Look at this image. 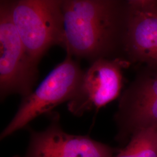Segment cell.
I'll use <instances>...</instances> for the list:
<instances>
[{
    "label": "cell",
    "instance_id": "obj_1",
    "mask_svg": "<svg viewBox=\"0 0 157 157\" xmlns=\"http://www.w3.org/2000/svg\"><path fill=\"white\" fill-rule=\"evenodd\" d=\"M127 1L63 0L61 46L91 62L122 48Z\"/></svg>",
    "mask_w": 157,
    "mask_h": 157
},
{
    "label": "cell",
    "instance_id": "obj_2",
    "mask_svg": "<svg viewBox=\"0 0 157 157\" xmlns=\"http://www.w3.org/2000/svg\"><path fill=\"white\" fill-rule=\"evenodd\" d=\"M62 0L9 1L12 21L29 56L39 64L54 45L61 46Z\"/></svg>",
    "mask_w": 157,
    "mask_h": 157
},
{
    "label": "cell",
    "instance_id": "obj_3",
    "mask_svg": "<svg viewBox=\"0 0 157 157\" xmlns=\"http://www.w3.org/2000/svg\"><path fill=\"white\" fill-rule=\"evenodd\" d=\"M72 57L67 54L65 59L47 75L35 90L23 98L15 115L2 132L1 140L72 98L84 73Z\"/></svg>",
    "mask_w": 157,
    "mask_h": 157
},
{
    "label": "cell",
    "instance_id": "obj_4",
    "mask_svg": "<svg viewBox=\"0 0 157 157\" xmlns=\"http://www.w3.org/2000/svg\"><path fill=\"white\" fill-rule=\"evenodd\" d=\"M39 75L38 64L29 56L12 21L9 1L0 2V97L32 91Z\"/></svg>",
    "mask_w": 157,
    "mask_h": 157
},
{
    "label": "cell",
    "instance_id": "obj_5",
    "mask_svg": "<svg viewBox=\"0 0 157 157\" xmlns=\"http://www.w3.org/2000/svg\"><path fill=\"white\" fill-rule=\"evenodd\" d=\"M149 67L136 78L120 99L115 117L118 129L116 139L120 143H128L141 130L157 129V67Z\"/></svg>",
    "mask_w": 157,
    "mask_h": 157
},
{
    "label": "cell",
    "instance_id": "obj_6",
    "mask_svg": "<svg viewBox=\"0 0 157 157\" xmlns=\"http://www.w3.org/2000/svg\"><path fill=\"white\" fill-rule=\"evenodd\" d=\"M129 62L117 58H100L91 62L84 71L78 87L67 103L69 112L75 116L98 110L117 98L122 87V69Z\"/></svg>",
    "mask_w": 157,
    "mask_h": 157
},
{
    "label": "cell",
    "instance_id": "obj_7",
    "mask_svg": "<svg viewBox=\"0 0 157 157\" xmlns=\"http://www.w3.org/2000/svg\"><path fill=\"white\" fill-rule=\"evenodd\" d=\"M30 141L25 154L13 157H113L117 150L87 136L65 132L58 113H52L50 124L43 131L29 129Z\"/></svg>",
    "mask_w": 157,
    "mask_h": 157
},
{
    "label": "cell",
    "instance_id": "obj_8",
    "mask_svg": "<svg viewBox=\"0 0 157 157\" xmlns=\"http://www.w3.org/2000/svg\"><path fill=\"white\" fill-rule=\"evenodd\" d=\"M122 51L128 61L157 67V1H127Z\"/></svg>",
    "mask_w": 157,
    "mask_h": 157
},
{
    "label": "cell",
    "instance_id": "obj_9",
    "mask_svg": "<svg viewBox=\"0 0 157 157\" xmlns=\"http://www.w3.org/2000/svg\"><path fill=\"white\" fill-rule=\"evenodd\" d=\"M113 157H157V129H145L136 133L126 147Z\"/></svg>",
    "mask_w": 157,
    "mask_h": 157
}]
</instances>
